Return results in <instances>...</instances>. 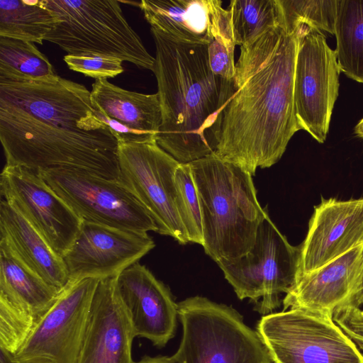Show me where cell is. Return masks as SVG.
<instances>
[{"mask_svg":"<svg viewBox=\"0 0 363 363\" xmlns=\"http://www.w3.org/2000/svg\"><path fill=\"white\" fill-rule=\"evenodd\" d=\"M0 140L6 165L79 169L118 180V141L91 92L60 76L0 82Z\"/></svg>","mask_w":363,"mask_h":363,"instance_id":"6da1fadb","label":"cell"},{"mask_svg":"<svg viewBox=\"0 0 363 363\" xmlns=\"http://www.w3.org/2000/svg\"><path fill=\"white\" fill-rule=\"evenodd\" d=\"M298 35L299 27L290 31L280 21L240 47L214 154L252 175L276 164L299 130L294 93Z\"/></svg>","mask_w":363,"mask_h":363,"instance_id":"7a4b0ae2","label":"cell"},{"mask_svg":"<svg viewBox=\"0 0 363 363\" xmlns=\"http://www.w3.org/2000/svg\"><path fill=\"white\" fill-rule=\"evenodd\" d=\"M150 30L162 110L157 143L179 163H190L216 152L233 79L212 72L208 44L178 40L152 27Z\"/></svg>","mask_w":363,"mask_h":363,"instance_id":"3957f363","label":"cell"},{"mask_svg":"<svg viewBox=\"0 0 363 363\" xmlns=\"http://www.w3.org/2000/svg\"><path fill=\"white\" fill-rule=\"evenodd\" d=\"M199 200L204 251L216 262L246 255L268 215L252 175L214 153L189 163Z\"/></svg>","mask_w":363,"mask_h":363,"instance_id":"277c9868","label":"cell"},{"mask_svg":"<svg viewBox=\"0 0 363 363\" xmlns=\"http://www.w3.org/2000/svg\"><path fill=\"white\" fill-rule=\"evenodd\" d=\"M59 17L45 40L69 55H100L153 71L155 58L125 18L116 0H46Z\"/></svg>","mask_w":363,"mask_h":363,"instance_id":"5b68a950","label":"cell"},{"mask_svg":"<svg viewBox=\"0 0 363 363\" xmlns=\"http://www.w3.org/2000/svg\"><path fill=\"white\" fill-rule=\"evenodd\" d=\"M182 337L174 363H272L256 331L232 307L193 296L177 303Z\"/></svg>","mask_w":363,"mask_h":363,"instance_id":"8992f818","label":"cell"},{"mask_svg":"<svg viewBox=\"0 0 363 363\" xmlns=\"http://www.w3.org/2000/svg\"><path fill=\"white\" fill-rule=\"evenodd\" d=\"M256 332L274 363H363L333 316L292 308L262 316Z\"/></svg>","mask_w":363,"mask_h":363,"instance_id":"52a82bcc","label":"cell"},{"mask_svg":"<svg viewBox=\"0 0 363 363\" xmlns=\"http://www.w3.org/2000/svg\"><path fill=\"white\" fill-rule=\"evenodd\" d=\"M299 255V247L291 245L267 215L249 252L216 263L238 298H249L255 302V310L267 315L280 306L279 295L294 284Z\"/></svg>","mask_w":363,"mask_h":363,"instance_id":"ba28073f","label":"cell"},{"mask_svg":"<svg viewBox=\"0 0 363 363\" xmlns=\"http://www.w3.org/2000/svg\"><path fill=\"white\" fill-rule=\"evenodd\" d=\"M38 172L82 220L138 233L157 230L147 211L118 180L72 168Z\"/></svg>","mask_w":363,"mask_h":363,"instance_id":"9c48e42d","label":"cell"},{"mask_svg":"<svg viewBox=\"0 0 363 363\" xmlns=\"http://www.w3.org/2000/svg\"><path fill=\"white\" fill-rule=\"evenodd\" d=\"M118 181L153 219L157 233L189 242L176 206L174 176L180 163L156 140L118 143Z\"/></svg>","mask_w":363,"mask_h":363,"instance_id":"30bf717a","label":"cell"},{"mask_svg":"<svg viewBox=\"0 0 363 363\" xmlns=\"http://www.w3.org/2000/svg\"><path fill=\"white\" fill-rule=\"evenodd\" d=\"M336 52L325 35L306 26L299 27L294 74V106L298 130L319 143L325 141L340 73Z\"/></svg>","mask_w":363,"mask_h":363,"instance_id":"8fae6325","label":"cell"},{"mask_svg":"<svg viewBox=\"0 0 363 363\" xmlns=\"http://www.w3.org/2000/svg\"><path fill=\"white\" fill-rule=\"evenodd\" d=\"M100 279L69 281L13 356L16 363H74Z\"/></svg>","mask_w":363,"mask_h":363,"instance_id":"7c38bea8","label":"cell"},{"mask_svg":"<svg viewBox=\"0 0 363 363\" xmlns=\"http://www.w3.org/2000/svg\"><path fill=\"white\" fill-rule=\"evenodd\" d=\"M0 179L1 199L17 211L63 257L79 232L80 218L36 171L5 164Z\"/></svg>","mask_w":363,"mask_h":363,"instance_id":"4fadbf2b","label":"cell"},{"mask_svg":"<svg viewBox=\"0 0 363 363\" xmlns=\"http://www.w3.org/2000/svg\"><path fill=\"white\" fill-rule=\"evenodd\" d=\"M155 245L147 233L82 220L72 247L62 257L69 281L116 277Z\"/></svg>","mask_w":363,"mask_h":363,"instance_id":"5bb4252c","label":"cell"},{"mask_svg":"<svg viewBox=\"0 0 363 363\" xmlns=\"http://www.w3.org/2000/svg\"><path fill=\"white\" fill-rule=\"evenodd\" d=\"M363 245V198L321 199L299 246L298 276L307 274Z\"/></svg>","mask_w":363,"mask_h":363,"instance_id":"9a60e30c","label":"cell"},{"mask_svg":"<svg viewBox=\"0 0 363 363\" xmlns=\"http://www.w3.org/2000/svg\"><path fill=\"white\" fill-rule=\"evenodd\" d=\"M116 289L135 336L164 347L175 335L178 318L169 289L138 262L116 277Z\"/></svg>","mask_w":363,"mask_h":363,"instance_id":"2e32d148","label":"cell"},{"mask_svg":"<svg viewBox=\"0 0 363 363\" xmlns=\"http://www.w3.org/2000/svg\"><path fill=\"white\" fill-rule=\"evenodd\" d=\"M116 277L98 284L74 363H135V336L117 291Z\"/></svg>","mask_w":363,"mask_h":363,"instance_id":"e0dca14e","label":"cell"},{"mask_svg":"<svg viewBox=\"0 0 363 363\" xmlns=\"http://www.w3.org/2000/svg\"><path fill=\"white\" fill-rule=\"evenodd\" d=\"M363 275V245L307 274L298 276L284 296V310L299 308L333 316L351 305Z\"/></svg>","mask_w":363,"mask_h":363,"instance_id":"ac0fdd59","label":"cell"},{"mask_svg":"<svg viewBox=\"0 0 363 363\" xmlns=\"http://www.w3.org/2000/svg\"><path fill=\"white\" fill-rule=\"evenodd\" d=\"M138 6L152 28L191 43L209 44L230 19L218 0H142Z\"/></svg>","mask_w":363,"mask_h":363,"instance_id":"d6986e66","label":"cell"},{"mask_svg":"<svg viewBox=\"0 0 363 363\" xmlns=\"http://www.w3.org/2000/svg\"><path fill=\"white\" fill-rule=\"evenodd\" d=\"M0 246L28 270L50 285L62 290L69 282L63 258L10 204L0 202Z\"/></svg>","mask_w":363,"mask_h":363,"instance_id":"ffe728a7","label":"cell"},{"mask_svg":"<svg viewBox=\"0 0 363 363\" xmlns=\"http://www.w3.org/2000/svg\"><path fill=\"white\" fill-rule=\"evenodd\" d=\"M91 98L101 114L156 138L162 124L157 93L145 94L123 89L107 79H96Z\"/></svg>","mask_w":363,"mask_h":363,"instance_id":"44dd1931","label":"cell"},{"mask_svg":"<svg viewBox=\"0 0 363 363\" xmlns=\"http://www.w3.org/2000/svg\"><path fill=\"white\" fill-rule=\"evenodd\" d=\"M61 291L28 270L0 246V296L28 311L37 321L54 303Z\"/></svg>","mask_w":363,"mask_h":363,"instance_id":"7402d4cb","label":"cell"},{"mask_svg":"<svg viewBox=\"0 0 363 363\" xmlns=\"http://www.w3.org/2000/svg\"><path fill=\"white\" fill-rule=\"evenodd\" d=\"M59 21L46 0H0V37L42 45Z\"/></svg>","mask_w":363,"mask_h":363,"instance_id":"603a6c76","label":"cell"},{"mask_svg":"<svg viewBox=\"0 0 363 363\" xmlns=\"http://www.w3.org/2000/svg\"><path fill=\"white\" fill-rule=\"evenodd\" d=\"M334 35L340 71L363 83V0H337Z\"/></svg>","mask_w":363,"mask_h":363,"instance_id":"cb8c5ba5","label":"cell"},{"mask_svg":"<svg viewBox=\"0 0 363 363\" xmlns=\"http://www.w3.org/2000/svg\"><path fill=\"white\" fill-rule=\"evenodd\" d=\"M57 76L34 43L0 37V82L45 81Z\"/></svg>","mask_w":363,"mask_h":363,"instance_id":"d4e9b609","label":"cell"},{"mask_svg":"<svg viewBox=\"0 0 363 363\" xmlns=\"http://www.w3.org/2000/svg\"><path fill=\"white\" fill-rule=\"evenodd\" d=\"M227 9L235 45L240 47L253 43L280 23L278 0H232Z\"/></svg>","mask_w":363,"mask_h":363,"instance_id":"484cf974","label":"cell"},{"mask_svg":"<svg viewBox=\"0 0 363 363\" xmlns=\"http://www.w3.org/2000/svg\"><path fill=\"white\" fill-rule=\"evenodd\" d=\"M281 23L290 31L306 26L333 35L337 12V0H278Z\"/></svg>","mask_w":363,"mask_h":363,"instance_id":"4316f807","label":"cell"},{"mask_svg":"<svg viewBox=\"0 0 363 363\" xmlns=\"http://www.w3.org/2000/svg\"><path fill=\"white\" fill-rule=\"evenodd\" d=\"M176 206L189 241L203 245V228L199 200L189 163L176 170Z\"/></svg>","mask_w":363,"mask_h":363,"instance_id":"83f0119b","label":"cell"},{"mask_svg":"<svg viewBox=\"0 0 363 363\" xmlns=\"http://www.w3.org/2000/svg\"><path fill=\"white\" fill-rule=\"evenodd\" d=\"M35 322L28 311L0 296V347L15 354L28 338Z\"/></svg>","mask_w":363,"mask_h":363,"instance_id":"f1b7e54d","label":"cell"},{"mask_svg":"<svg viewBox=\"0 0 363 363\" xmlns=\"http://www.w3.org/2000/svg\"><path fill=\"white\" fill-rule=\"evenodd\" d=\"M235 47L230 19L208 44L209 64L212 72L227 81L232 80L235 73Z\"/></svg>","mask_w":363,"mask_h":363,"instance_id":"f546056e","label":"cell"},{"mask_svg":"<svg viewBox=\"0 0 363 363\" xmlns=\"http://www.w3.org/2000/svg\"><path fill=\"white\" fill-rule=\"evenodd\" d=\"M63 60L71 70L95 79L113 78L124 71L122 60L104 55L67 54Z\"/></svg>","mask_w":363,"mask_h":363,"instance_id":"4dcf8cb0","label":"cell"},{"mask_svg":"<svg viewBox=\"0 0 363 363\" xmlns=\"http://www.w3.org/2000/svg\"><path fill=\"white\" fill-rule=\"evenodd\" d=\"M333 318L355 345L363 350V309L346 306L337 309Z\"/></svg>","mask_w":363,"mask_h":363,"instance_id":"1f68e13d","label":"cell"},{"mask_svg":"<svg viewBox=\"0 0 363 363\" xmlns=\"http://www.w3.org/2000/svg\"><path fill=\"white\" fill-rule=\"evenodd\" d=\"M135 363H174L171 357L164 356L149 357L145 356L140 361Z\"/></svg>","mask_w":363,"mask_h":363,"instance_id":"d6a6232c","label":"cell"},{"mask_svg":"<svg viewBox=\"0 0 363 363\" xmlns=\"http://www.w3.org/2000/svg\"><path fill=\"white\" fill-rule=\"evenodd\" d=\"M0 363H16L11 354L9 353L4 348L0 347Z\"/></svg>","mask_w":363,"mask_h":363,"instance_id":"836d02e7","label":"cell"},{"mask_svg":"<svg viewBox=\"0 0 363 363\" xmlns=\"http://www.w3.org/2000/svg\"><path fill=\"white\" fill-rule=\"evenodd\" d=\"M362 305H363V275L360 290L357 296L355 297V298L354 299V301H352V303H351V305L349 306L360 307Z\"/></svg>","mask_w":363,"mask_h":363,"instance_id":"e575fe53","label":"cell"},{"mask_svg":"<svg viewBox=\"0 0 363 363\" xmlns=\"http://www.w3.org/2000/svg\"><path fill=\"white\" fill-rule=\"evenodd\" d=\"M354 133L357 138L363 140V118L354 127Z\"/></svg>","mask_w":363,"mask_h":363,"instance_id":"d590c367","label":"cell"}]
</instances>
